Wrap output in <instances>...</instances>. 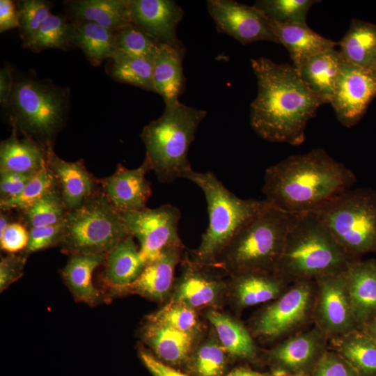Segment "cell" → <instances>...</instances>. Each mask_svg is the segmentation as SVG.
Returning <instances> with one entry per match:
<instances>
[{
	"mask_svg": "<svg viewBox=\"0 0 376 376\" xmlns=\"http://www.w3.org/2000/svg\"><path fill=\"white\" fill-rule=\"evenodd\" d=\"M258 93L250 106V125L270 142L301 145L308 122L324 102L304 82L297 70L259 57L250 60Z\"/></svg>",
	"mask_w": 376,
	"mask_h": 376,
	"instance_id": "obj_1",
	"label": "cell"
},
{
	"mask_svg": "<svg viewBox=\"0 0 376 376\" xmlns=\"http://www.w3.org/2000/svg\"><path fill=\"white\" fill-rule=\"evenodd\" d=\"M356 181L352 170L322 148H315L269 167L262 191L274 207L301 214L313 211Z\"/></svg>",
	"mask_w": 376,
	"mask_h": 376,
	"instance_id": "obj_2",
	"label": "cell"
},
{
	"mask_svg": "<svg viewBox=\"0 0 376 376\" xmlns=\"http://www.w3.org/2000/svg\"><path fill=\"white\" fill-rule=\"evenodd\" d=\"M355 258L313 212L299 214L288 233L274 273L290 283L345 272Z\"/></svg>",
	"mask_w": 376,
	"mask_h": 376,
	"instance_id": "obj_3",
	"label": "cell"
},
{
	"mask_svg": "<svg viewBox=\"0 0 376 376\" xmlns=\"http://www.w3.org/2000/svg\"><path fill=\"white\" fill-rule=\"evenodd\" d=\"M298 214L267 203L237 231L214 267L221 268L230 276L251 272H274L289 229Z\"/></svg>",
	"mask_w": 376,
	"mask_h": 376,
	"instance_id": "obj_4",
	"label": "cell"
},
{
	"mask_svg": "<svg viewBox=\"0 0 376 376\" xmlns=\"http://www.w3.org/2000/svg\"><path fill=\"white\" fill-rule=\"evenodd\" d=\"M206 115L205 110L176 100L165 104L162 116L143 127L140 136L146 147V158L159 182L185 178L192 170L189 148Z\"/></svg>",
	"mask_w": 376,
	"mask_h": 376,
	"instance_id": "obj_5",
	"label": "cell"
},
{
	"mask_svg": "<svg viewBox=\"0 0 376 376\" xmlns=\"http://www.w3.org/2000/svg\"><path fill=\"white\" fill-rule=\"evenodd\" d=\"M185 178L203 191L209 216L208 227L202 235L201 244L192 251L189 258L196 263L214 267L237 231L267 202L236 196L210 171L198 173L192 169Z\"/></svg>",
	"mask_w": 376,
	"mask_h": 376,
	"instance_id": "obj_6",
	"label": "cell"
},
{
	"mask_svg": "<svg viewBox=\"0 0 376 376\" xmlns=\"http://www.w3.org/2000/svg\"><path fill=\"white\" fill-rule=\"evenodd\" d=\"M70 90L47 80L20 77L15 81L7 109L10 123L24 135L53 146L69 110Z\"/></svg>",
	"mask_w": 376,
	"mask_h": 376,
	"instance_id": "obj_7",
	"label": "cell"
},
{
	"mask_svg": "<svg viewBox=\"0 0 376 376\" xmlns=\"http://www.w3.org/2000/svg\"><path fill=\"white\" fill-rule=\"evenodd\" d=\"M311 212L352 257L376 254V189H348Z\"/></svg>",
	"mask_w": 376,
	"mask_h": 376,
	"instance_id": "obj_8",
	"label": "cell"
},
{
	"mask_svg": "<svg viewBox=\"0 0 376 376\" xmlns=\"http://www.w3.org/2000/svg\"><path fill=\"white\" fill-rule=\"evenodd\" d=\"M129 235L120 212L103 192L95 191L81 206L67 211L60 245L70 256L108 253Z\"/></svg>",
	"mask_w": 376,
	"mask_h": 376,
	"instance_id": "obj_9",
	"label": "cell"
},
{
	"mask_svg": "<svg viewBox=\"0 0 376 376\" xmlns=\"http://www.w3.org/2000/svg\"><path fill=\"white\" fill-rule=\"evenodd\" d=\"M315 297L314 280L292 283L280 297L255 313L250 321V332L260 340L272 342L301 331L313 323Z\"/></svg>",
	"mask_w": 376,
	"mask_h": 376,
	"instance_id": "obj_10",
	"label": "cell"
},
{
	"mask_svg": "<svg viewBox=\"0 0 376 376\" xmlns=\"http://www.w3.org/2000/svg\"><path fill=\"white\" fill-rule=\"evenodd\" d=\"M120 214L129 234L138 239L146 263L157 259L166 247L182 243L178 235L181 212L171 204Z\"/></svg>",
	"mask_w": 376,
	"mask_h": 376,
	"instance_id": "obj_11",
	"label": "cell"
},
{
	"mask_svg": "<svg viewBox=\"0 0 376 376\" xmlns=\"http://www.w3.org/2000/svg\"><path fill=\"white\" fill-rule=\"evenodd\" d=\"M345 271L314 279L316 297L313 324L329 339L358 329L348 295Z\"/></svg>",
	"mask_w": 376,
	"mask_h": 376,
	"instance_id": "obj_12",
	"label": "cell"
},
{
	"mask_svg": "<svg viewBox=\"0 0 376 376\" xmlns=\"http://www.w3.org/2000/svg\"><path fill=\"white\" fill-rule=\"evenodd\" d=\"M376 97V67L362 68L345 61L330 102L338 121L352 127Z\"/></svg>",
	"mask_w": 376,
	"mask_h": 376,
	"instance_id": "obj_13",
	"label": "cell"
},
{
	"mask_svg": "<svg viewBox=\"0 0 376 376\" xmlns=\"http://www.w3.org/2000/svg\"><path fill=\"white\" fill-rule=\"evenodd\" d=\"M207 8L217 31L242 45L258 41L278 43L268 18L253 6L233 0H209Z\"/></svg>",
	"mask_w": 376,
	"mask_h": 376,
	"instance_id": "obj_14",
	"label": "cell"
},
{
	"mask_svg": "<svg viewBox=\"0 0 376 376\" xmlns=\"http://www.w3.org/2000/svg\"><path fill=\"white\" fill-rule=\"evenodd\" d=\"M329 338L318 327L302 330L283 340L267 352L276 376L311 373L329 348Z\"/></svg>",
	"mask_w": 376,
	"mask_h": 376,
	"instance_id": "obj_15",
	"label": "cell"
},
{
	"mask_svg": "<svg viewBox=\"0 0 376 376\" xmlns=\"http://www.w3.org/2000/svg\"><path fill=\"white\" fill-rule=\"evenodd\" d=\"M181 263V274L174 282L169 301L195 310L217 308L228 297V283L211 272L212 266L196 263L187 253Z\"/></svg>",
	"mask_w": 376,
	"mask_h": 376,
	"instance_id": "obj_16",
	"label": "cell"
},
{
	"mask_svg": "<svg viewBox=\"0 0 376 376\" xmlns=\"http://www.w3.org/2000/svg\"><path fill=\"white\" fill-rule=\"evenodd\" d=\"M151 170L150 164L145 157L142 164L129 169L119 164L116 171L100 182L103 194L113 207L120 212L143 210L152 194L150 182L146 174Z\"/></svg>",
	"mask_w": 376,
	"mask_h": 376,
	"instance_id": "obj_17",
	"label": "cell"
},
{
	"mask_svg": "<svg viewBox=\"0 0 376 376\" xmlns=\"http://www.w3.org/2000/svg\"><path fill=\"white\" fill-rule=\"evenodd\" d=\"M132 24L162 44L182 45L176 34L184 11L172 0H129Z\"/></svg>",
	"mask_w": 376,
	"mask_h": 376,
	"instance_id": "obj_18",
	"label": "cell"
},
{
	"mask_svg": "<svg viewBox=\"0 0 376 376\" xmlns=\"http://www.w3.org/2000/svg\"><path fill=\"white\" fill-rule=\"evenodd\" d=\"M183 244L169 246L159 256L148 263L140 275L120 294H136L152 301H162L170 297L174 284V272L183 258Z\"/></svg>",
	"mask_w": 376,
	"mask_h": 376,
	"instance_id": "obj_19",
	"label": "cell"
},
{
	"mask_svg": "<svg viewBox=\"0 0 376 376\" xmlns=\"http://www.w3.org/2000/svg\"><path fill=\"white\" fill-rule=\"evenodd\" d=\"M289 282L274 272H251L230 276L228 299L241 311L246 308L272 301L289 288Z\"/></svg>",
	"mask_w": 376,
	"mask_h": 376,
	"instance_id": "obj_20",
	"label": "cell"
},
{
	"mask_svg": "<svg viewBox=\"0 0 376 376\" xmlns=\"http://www.w3.org/2000/svg\"><path fill=\"white\" fill-rule=\"evenodd\" d=\"M47 166L55 176L67 211L81 206L95 191L96 182L83 161L67 162L48 147Z\"/></svg>",
	"mask_w": 376,
	"mask_h": 376,
	"instance_id": "obj_21",
	"label": "cell"
},
{
	"mask_svg": "<svg viewBox=\"0 0 376 376\" xmlns=\"http://www.w3.org/2000/svg\"><path fill=\"white\" fill-rule=\"evenodd\" d=\"M347 288L358 329L376 316V259H357L345 271Z\"/></svg>",
	"mask_w": 376,
	"mask_h": 376,
	"instance_id": "obj_22",
	"label": "cell"
},
{
	"mask_svg": "<svg viewBox=\"0 0 376 376\" xmlns=\"http://www.w3.org/2000/svg\"><path fill=\"white\" fill-rule=\"evenodd\" d=\"M198 333L185 332L148 318L142 329L144 342L162 361L170 365L187 362L196 344Z\"/></svg>",
	"mask_w": 376,
	"mask_h": 376,
	"instance_id": "obj_23",
	"label": "cell"
},
{
	"mask_svg": "<svg viewBox=\"0 0 376 376\" xmlns=\"http://www.w3.org/2000/svg\"><path fill=\"white\" fill-rule=\"evenodd\" d=\"M10 124L12 134L0 145V172L35 174L47 164L48 147L26 135L19 139Z\"/></svg>",
	"mask_w": 376,
	"mask_h": 376,
	"instance_id": "obj_24",
	"label": "cell"
},
{
	"mask_svg": "<svg viewBox=\"0 0 376 376\" xmlns=\"http://www.w3.org/2000/svg\"><path fill=\"white\" fill-rule=\"evenodd\" d=\"M268 19L278 43L287 49L295 68L307 58L338 45V42L315 32L306 23L282 24Z\"/></svg>",
	"mask_w": 376,
	"mask_h": 376,
	"instance_id": "obj_25",
	"label": "cell"
},
{
	"mask_svg": "<svg viewBox=\"0 0 376 376\" xmlns=\"http://www.w3.org/2000/svg\"><path fill=\"white\" fill-rule=\"evenodd\" d=\"M345 58L336 48L314 55L296 68L307 86L330 104Z\"/></svg>",
	"mask_w": 376,
	"mask_h": 376,
	"instance_id": "obj_26",
	"label": "cell"
},
{
	"mask_svg": "<svg viewBox=\"0 0 376 376\" xmlns=\"http://www.w3.org/2000/svg\"><path fill=\"white\" fill-rule=\"evenodd\" d=\"M183 45L159 43L153 58L154 92L160 95L165 104L178 100L185 84L182 61Z\"/></svg>",
	"mask_w": 376,
	"mask_h": 376,
	"instance_id": "obj_27",
	"label": "cell"
},
{
	"mask_svg": "<svg viewBox=\"0 0 376 376\" xmlns=\"http://www.w3.org/2000/svg\"><path fill=\"white\" fill-rule=\"evenodd\" d=\"M65 3L70 19L94 22L113 32L132 23L129 0H73Z\"/></svg>",
	"mask_w": 376,
	"mask_h": 376,
	"instance_id": "obj_28",
	"label": "cell"
},
{
	"mask_svg": "<svg viewBox=\"0 0 376 376\" xmlns=\"http://www.w3.org/2000/svg\"><path fill=\"white\" fill-rule=\"evenodd\" d=\"M146 264L134 237L129 235L108 253L105 260V282L118 293L136 279Z\"/></svg>",
	"mask_w": 376,
	"mask_h": 376,
	"instance_id": "obj_29",
	"label": "cell"
},
{
	"mask_svg": "<svg viewBox=\"0 0 376 376\" xmlns=\"http://www.w3.org/2000/svg\"><path fill=\"white\" fill-rule=\"evenodd\" d=\"M205 316L229 356L249 361L256 358L258 351L253 336L241 322L217 308H208Z\"/></svg>",
	"mask_w": 376,
	"mask_h": 376,
	"instance_id": "obj_30",
	"label": "cell"
},
{
	"mask_svg": "<svg viewBox=\"0 0 376 376\" xmlns=\"http://www.w3.org/2000/svg\"><path fill=\"white\" fill-rule=\"evenodd\" d=\"M107 254L70 256L62 270V276L77 300L91 305L103 300L102 293L93 285L92 274L105 261Z\"/></svg>",
	"mask_w": 376,
	"mask_h": 376,
	"instance_id": "obj_31",
	"label": "cell"
},
{
	"mask_svg": "<svg viewBox=\"0 0 376 376\" xmlns=\"http://www.w3.org/2000/svg\"><path fill=\"white\" fill-rule=\"evenodd\" d=\"M71 21L73 47H79L93 65H100L104 61L113 56L116 53V32L89 21Z\"/></svg>",
	"mask_w": 376,
	"mask_h": 376,
	"instance_id": "obj_32",
	"label": "cell"
},
{
	"mask_svg": "<svg viewBox=\"0 0 376 376\" xmlns=\"http://www.w3.org/2000/svg\"><path fill=\"white\" fill-rule=\"evenodd\" d=\"M331 349L340 354L358 376H376V340L357 329L329 339Z\"/></svg>",
	"mask_w": 376,
	"mask_h": 376,
	"instance_id": "obj_33",
	"label": "cell"
},
{
	"mask_svg": "<svg viewBox=\"0 0 376 376\" xmlns=\"http://www.w3.org/2000/svg\"><path fill=\"white\" fill-rule=\"evenodd\" d=\"M338 45L347 62L362 68L376 67V24L353 19Z\"/></svg>",
	"mask_w": 376,
	"mask_h": 376,
	"instance_id": "obj_34",
	"label": "cell"
},
{
	"mask_svg": "<svg viewBox=\"0 0 376 376\" xmlns=\"http://www.w3.org/2000/svg\"><path fill=\"white\" fill-rule=\"evenodd\" d=\"M109 60L106 71L113 79L154 92L153 59L115 53Z\"/></svg>",
	"mask_w": 376,
	"mask_h": 376,
	"instance_id": "obj_35",
	"label": "cell"
},
{
	"mask_svg": "<svg viewBox=\"0 0 376 376\" xmlns=\"http://www.w3.org/2000/svg\"><path fill=\"white\" fill-rule=\"evenodd\" d=\"M72 37V24L68 16L51 13L23 47L36 53L47 49L66 50L73 47Z\"/></svg>",
	"mask_w": 376,
	"mask_h": 376,
	"instance_id": "obj_36",
	"label": "cell"
},
{
	"mask_svg": "<svg viewBox=\"0 0 376 376\" xmlns=\"http://www.w3.org/2000/svg\"><path fill=\"white\" fill-rule=\"evenodd\" d=\"M227 355L215 334L198 343L187 362L196 376H222Z\"/></svg>",
	"mask_w": 376,
	"mask_h": 376,
	"instance_id": "obj_37",
	"label": "cell"
},
{
	"mask_svg": "<svg viewBox=\"0 0 376 376\" xmlns=\"http://www.w3.org/2000/svg\"><path fill=\"white\" fill-rule=\"evenodd\" d=\"M57 187H58V182L46 164L33 175L19 195L6 201H0L1 209V210L16 209L24 211Z\"/></svg>",
	"mask_w": 376,
	"mask_h": 376,
	"instance_id": "obj_38",
	"label": "cell"
},
{
	"mask_svg": "<svg viewBox=\"0 0 376 376\" xmlns=\"http://www.w3.org/2000/svg\"><path fill=\"white\" fill-rule=\"evenodd\" d=\"M23 212L30 228L47 226L61 222L64 219L67 210L59 187L49 191Z\"/></svg>",
	"mask_w": 376,
	"mask_h": 376,
	"instance_id": "obj_39",
	"label": "cell"
},
{
	"mask_svg": "<svg viewBox=\"0 0 376 376\" xmlns=\"http://www.w3.org/2000/svg\"><path fill=\"white\" fill-rule=\"evenodd\" d=\"M316 0H257L253 6L273 21L282 24L306 23L310 8Z\"/></svg>",
	"mask_w": 376,
	"mask_h": 376,
	"instance_id": "obj_40",
	"label": "cell"
},
{
	"mask_svg": "<svg viewBox=\"0 0 376 376\" xmlns=\"http://www.w3.org/2000/svg\"><path fill=\"white\" fill-rule=\"evenodd\" d=\"M116 53L153 59L159 42L130 23L116 32Z\"/></svg>",
	"mask_w": 376,
	"mask_h": 376,
	"instance_id": "obj_41",
	"label": "cell"
},
{
	"mask_svg": "<svg viewBox=\"0 0 376 376\" xmlns=\"http://www.w3.org/2000/svg\"><path fill=\"white\" fill-rule=\"evenodd\" d=\"M19 14V28L23 45L27 43L40 26L51 14V2L43 0H22L17 1Z\"/></svg>",
	"mask_w": 376,
	"mask_h": 376,
	"instance_id": "obj_42",
	"label": "cell"
},
{
	"mask_svg": "<svg viewBox=\"0 0 376 376\" xmlns=\"http://www.w3.org/2000/svg\"><path fill=\"white\" fill-rule=\"evenodd\" d=\"M148 317L182 331L198 333L200 331L196 310L182 303L169 301Z\"/></svg>",
	"mask_w": 376,
	"mask_h": 376,
	"instance_id": "obj_43",
	"label": "cell"
},
{
	"mask_svg": "<svg viewBox=\"0 0 376 376\" xmlns=\"http://www.w3.org/2000/svg\"><path fill=\"white\" fill-rule=\"evenodd\" d=\"M311 374V376H358L340 354L329 348L318 360Z\"/></svg>",
	"mask_w": 376,
	"mask_h": 376,
	"instance_id": "obj_44",
	"label": "cell"
},
{
	"mask_svg": "<svg viewBox=\"0 0 376 376\" xmlns=\"http://www.w3.org/2000/svg\"><path fill=\"white\" fill-rule=\"evenodd\" d=\"M27 253L41 251L60 244L63 233V220L58 224L30 228Z\"/></svg>",
	"mask_w": 376,
	"mask_h": 376,
	"instance_id": "obj_45",
	"label": "cell"
},
{
	"mask_svg": "<svg viewBox=\"0 0 376 376\" xmlns=\"http://www.w3.org/2000/svg\"><path fill=\"white\" fill-rule=\"evenodd\" d=\"M29 240V233L20 223H10L3 234L0 236L1 249L10 253H14L26 249Z\"/></svg>",
	"mask_w": 376,
	"mask_h": 376,
	"instance_id": "obj_46",
	"label": "cell"
},
{
	"mask_svg": "<svg viewBox=\"0 0 376 376\" xmlns=\"http://www.w3.org/2000/svg\"><path fill=\"white\" fill-rule=\"evenodd\" d=\"M26 260L25 256L14 253H10L1 258L0 262L1 292L22 276Z\"/></svg>",
	"mask_w": 376,
	"mask_h": 376,
	"instance_id": "obj_47",
	"label": "cell"
},
{
	"mask_svg": "<svg viewBox=\"0 0 376 376\" xmlns=\"http://www.w3.org/2000/svg\"><path fill=\"white\" fill-rule=\"evenodd\" d=\"M33 175L1 172L0 201H6L19 195Z\"/></svg>",
	"mask_w": 376,
	"mask_h": 376,
	"instance_id": "obj_48",
	"label": "cell"
},
{
	"mask_svg": "<svg viewBox=\"0 0 376 376\" xmlns=\"http://www.w3.org/2000/svg\"><path fill=\"white\" fill-rule=\"evenodd\" d=\"M139 357L144 366L154 376H188L165 364L143 350L139 351Z\"/></svg>",
	"mask_w": 376,
	"mask_h": 376,
	"instance_id": "obj_49",
	"label": "cell"
},
{
	"mask_svg": "<svg viewBox=\"0 0 376 376\" xmlns=\"http://www.w3.org/2000/svg\"><path fill=\"white\" fill-rule=\"evenodd\" d=\"M17 3L11 0L0 1V32L19 27Z\"/></svg>",
	"mask_w": 376,
	"mask_h": 376,
	"instance_id": "obj_50",
	"label": "cell"
},
{
	"mask_svg": "<svg viewBox=\"0 0 376 376\" xmlns=\"http://www.w3.org/2000/svg\"><path fill=\"white\" fill-rule=\"evenodd\" d=\"M13 69L8 65L0 70V103L3 109H8L14 86Z\"/></svg>",
	"mask_w": 376,
	"mask_h": 376,
	"instance_id": "obj_51",
	"label": "cell"
},
{
	"mask_svg": "<svg viewBox=\"0 0 376 376\" xmlns=\"http://www.w3.org/2000/svg\"><path fill=\"white\" fill-rule=\"evenodd\" d=\"M228 376H276L274 373H260L250 368L241 367L233 370Z\"/></svg>",
	"mask_w": 376,
	"mask_h": 376,
	"instance_id": "obj_52",
	"label": "cell"
},
{
	"mask_svg": "<svg viewBox=\"0 0 376 376\" xmlns=\"http://www.w3.org/2000/svg\"><path fill=\"white\" fill-rule=\"evenodd\" d=\"M359 329L366 333L376 340V316L359 328Z\"/></svg>",
	"mask_w": 376,
	"mask_h": 376,
	"instance_id": "obj_53",
	"label": "cell"
},
{
	"mask_svg": "<svg viewBox=\"0 0 376 376\" xmlns=\"http://www.w3.org/2000/svg\"><path fill=\"white\" fill-rule=\"evenodd\" d=\"M0 236L2 235L8 226L10 224L8 216L1 212L0 214Z\"/></svg>",
	"mask_w": 376,
	"mask_h": 376,
	"instance_id": "obj_54",
	"label": "cell"
},
{
	"mask_svg": "<svg viewBox=\"0 0 376 376\" xmlns=\"http://www.w3.org/2000/svg\"><path fill=\"white\" fill-rule=\"evenodd\" d=\"M307 375H308L307 374H304V373H296V374L288 375L286 376H307Z\"/></svg>",
	"mask_w": 376,
	"mask_h": 376,
	"instance_id": "obj_55",
	"label": "cell"
}]
</instances>
